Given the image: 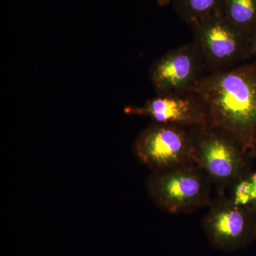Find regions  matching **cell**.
<instances>
[{"label":"cell","instance_id":"6da1fadb","mask_svg":"<svg viewBox=\"0 0 256 256\" xmlns=\"http://www.w3.org/2000/svg\"><path fill=\"white\" fill-rule=\"evenodd\" d=\"M192 90L207 124L250 154L256 146V62L198 79Z\"/></svg>","mask_w":256,"mask_h":256},{"label":"cell","instance_id":"7a4b0ae2","mask_svg":"<svg viewBox=\"0 0 256 256\" xmlns=\"http://www.w3.org/2000/svg\"><path fill=\"white\" fill-rule=\"evenodd\" d=\"M212 184L196 164L152 172L146 182L152 201L173 214L190 213L210 205Z\"/></svg>","mask_w":256,"mask_h":256},{"label":"cell","instance_id":"3957f363","mask_svg":"<svg viewBox=\"0 0 256 256\" xmlns=\"http://www.w3.org/2000/svg\"><path fill=\"white\" fill-rule=\"evenodd\" d=\"M191 133L196 164L220 192L230 188L248 172L250 154L226 134L208 124L194 127Z\"/></svg>","mask_w":256,"mask_h":256},{"label":"cell","instance_id":"277c9868","mask_svg":"<svg viewBox=\"0 0 256 256\" xmlns=\"http://www.w3.org/2000/svg\"><path fill=\"white\" fill-rule=\"evenodd\" d=\"M134 150L153 172L196 164L192 133L180 126L154 122L140 133Z\"/></svg>","mask_w":256,"mask_h":256},{"label":"cell","instance_id":"5b68a950","mask_svg":"<svg viewBox=\"0 0 256 256\" xmlns=\"http://www.w3.org/2000/svg\"><path fill=\"white\" fill-rule=\"evenodd\" d=\"M203 227L212 246L225 252L237 250L256 238V214L220 194L210 202Z\"/></svg>","mask_w":256,"mask_h":256},{"label":"cell","instance_id":"8992f818","mask_svg":"<svg viewBox=\"0 0 256 256\" xmlns=\"http://www.w3.org/2000/svg\"><path fill=\"white\" fill-rule=\"evenodd\" d=\"M202 58L213 66L224 67L252 57L250 37L232 26L220 14L192 28Z\"/></svg>","mask_w":256,"mask_h":256},{"label":"cell","instance_id":"52a82bcc","mask_svg":"<svg viewBox=\"0 0 256 256\" xmlns=\"http://www.w3.org/2000/svg\"><path fill=\"white\" fill-rule=\"evenodd\" d=\"M200 52L194 45L176 48L160 58L152 74L153 84L162 95H180L196 84Z\"/></svg>","mask_w":256,"mask_h":256},{"label":"cell","instance_id":"ba28073f","mask_svg":"<svg viewBox=\"0 0 256 256\" xmlns=\"http://www.w3.org/2000/svg\"><path fill=\"white\" fill-rule=\"evenodd\" d=\"M127 114L148 117L156 124L180 127H196L207 124L206 112L195 96L162 95L146 101L144 105L130 106Z\"/></svg>","mask_w":256,"mask_h":256},{"label":"cell","instance_id":"9c48e42d","mask_svg":"<svg viewBox=\"0 0 256 256\" xmlns=\"http://www.w3.org/2000/svg\"><path fill=\"white\" fill-rule=\"evenodd\" d=\"M220 14L250 37L256 28V0H223Z\"/></svg>","mask_w":256,"mask_h":256},{"label":"cell","instance_id":"30bf717a","mask_svg":"<svg viewBox=\"0 0 256 256\" xmlns=\"http://www.w3.org/2000/svg\"><path fill=\"white\" fill-rule=\"evenodd\" d=\"M182 18L195 25L220 14L223 0H172Z\"/></svg>","mask_w":256,"mask_h":256},{"label":"cell","instance_id":"8fae6325","mask_svg":"<svg viewBox=\"0 0 256 256\" xmlns=\"http://www.w3.org/2000/svg\"><path fill=\"white\" fill-rule=\"evenodd\" d=\"M230 200L256 214V170L248 171L229 188Z\"/></svg>","mask_w":256,"mask_h":256},{"label":"cell","instance_id":"7c38bea8","mask_svg":"<svg viewBox=\"0 0 256 256\" xmlns=\"http://www.w3.org/2000/svg\"><path fill=\"white\" fill-rule=\"evenodd\" d=\"M250 52L252 56L255 58L256 62V28L250 36Z\"/></svg>","mask_w":256,"mask_h":256},{"label":"cell","instance_id":"4fadbf2b","mask_svg":"<svg viewBox=\"0 0 256 256\" xmlns=\"http://www.w3.org/2000/svg\"><path fill=\"white\" fill-rule=\"evenodd\" d=\"M156 1L161 6H165V5L169 4L170 2L172 1V0H156Z\"/></svg>","mask_w":256,"mask_h":256},{"label":"cell","instance_id":"5bb4252c","mask_svg":"<svg viewBox=\"0 0 256 256\" xmlns=\"http://www.w3.org/2000/svg\"><path fill=\"white\" fill-rule=\"evenodd\" d=\"M250 156H254L256 159V146L255 148H254V150L252 151V152L250 153Z\"/></svg>","mask_w":256,"mask_h":256}]
</instances>
